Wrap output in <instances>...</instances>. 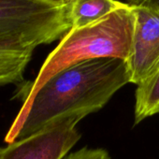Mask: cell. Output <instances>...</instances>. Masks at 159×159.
Masks as SVG:
<instances>
[{"label":"cell","instance_id":"cell-1","mask_svg":"<svg viewBox=\"0 0 159 159\" xmlns=\"http://www.w3.org/2000/svg\"><path fill=\"white\" fill-rule=\"evenodd\" d=\"M127 84L123 59L98 58L72 65L51 77L27 104L22 105L5 141L28 137L67 118L83 120L101 110Z\"/></svg>","mask_w":159,"mask_h":159},{"label":"cell","instance_id":"cell-2","mask_svg":"<svg viewBox=\"0 0 159 159\" xmlns=\"http://www.w3.org/2000/svg\"><path fill=\"white\" fill-rule=\"evenodd\" d=\"M134 28V13L126 3L104 18L70 28L42 64L36 79L28 84L23 105L27 104L39 88L57 72L80 62L98 58L127 60Z\"/></svg>","mask_w":159,"mask_h":159},{"label":"cell","instance_id":"cell-3","mask_svg":"<svg viewBox=\"0 0 159 159\" xmlns=\"http://www.w3.org/2000/svg\"><path fill=\"white\" fill-rule=\"evenodd\" d=\"M71 28L69 7L44 0H0V44L31 49L50 44Z\"/></svg>","mask_w":159,"mask_h":159},{"label":"cell","instance_id":"cell-4","mask_svg":"<svg viewBox=\"0 0 159 159\" xmlns=\"http://www.w3.org/2000/svg\"><path fill=\"white\" fill-rule=\"evenodd\" d=\"M79 118L54 123L0 148V159H63L81 139Z\"/></svg>","mask_w":159,"mask_h":159},{"label":"cell","instance_id":"cell-5","mask_svg":"<svg viewBox=\"0 0 159 159\" xmlns=\"http://www.w3.org/2000/svg\"><path fill=\"white\" fill-rule=\"evenodd\" d=\"M134 28L126 66L129 84L139 85L159 65V8L134 5Z\"/></svg>","mask_w":159,"mask_h":159},{"label":"cell","instance_id":"cell-6","mask_svg":"<svg viewBox=\"0 0 159 159\" xmlns=\"http://www.w3.org/2000/svg\"><path fill=\"white\" fill-rule=\"evenodd\" d=\"M33 51L0 44V86L23 84Z\"/></svg>","mask_w":159,"mask_h":159},{"label":"cell","instance_id":"cell-7","mask_svg":"<svg viewBox=\"0 0 159 159\" xmlns=\"http://www.w3.org/2000/svg\"><path fill=\"white\" fill-rule=\"evenodd\" d=\"M125 4L117 0H74L69 7L71 28L93 24Z\"/></svg>","mask_w":159,"mask_h":159},{"label":"cell","instance_id":"cell-8","mask_svg":"<svg viewBox=\"0 0 159 159\" xmlns=\"http://www.w3.org/2000/svg\"><path fill=\"white\" fill-rule=\"evenodd\" d=\"M135 98V124L159 113V65L138 85Z\"/></svg>","mask_w":159,"mask_h":159},{"label":"cell","instance_id":"cell-9","mask_svg":"<svg viewBox=\"0 0 159 159\" xmlns=\"http://www.w3.org/2000/svg\"><path fill=\"white\" fill-rule=\"evenodd\" d=\"M63 159H111V157L109 152L104 149L84 147L68 153Z\"/></svg>","mask_w":159,"mask_h":159},{"label":"cell","instance_id":"cell-10","mask_svg":"<svg viewBox=\"0 0 159 159\" xmlns=\"http://www.w3.org/2000/svg\"><path fill=\"white\" fill-rule=\"evenodd\" d=\"M45 2L59 8H66L70 7V5L73 3L74 0H44Z\"/></svg>","mask_w":159,"mask_h":159},{"label":"cell","instance_id":"cell-11","mask_svg":"<svg viewBox=\"0 0 159 159\" xmlns=\"http://www.w3.org/2000/svg\"><path fill=\"white\" fill-rule=\"evenodd\" d=\"M135 5H142V6L159 8V0H136Z\"/></svg>","mask_w":159,"mask_h":159},{"label":"cell","instance_id":"cell-12","mask_svg":"<svg viewBox=\"0 0 159 159\" xmlns=\"http://www.w3.org/2000/svg\"><path fill=\"white\" fill-rule=\"evenodd\" d=\"M126 4L129 6H133L136 4V0H126Z\"/></svg>","mask_w":159,"mask_h":159}]
</instances>
